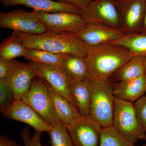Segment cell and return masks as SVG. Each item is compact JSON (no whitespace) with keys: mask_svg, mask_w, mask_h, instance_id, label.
I'll return each instance as SVG.
<instances>
[{"mask_svg":"<svg viewBox=\"0 0 146 146\" xmlns=\"http://www.w3.org/2000/svg\"><path fill=\"white\" fill-rule=\"evenodd\" d=\"M132 56L127 49L114 43L89 47L84 58L88 70L87 79L94 82H109Z\"/></svg>","mask_w":146,"mask_h":146,"instance_id":"cell-1","label":"cell"},{"mask_svg":"<svg viewBox=\"0 0 146 146\" xmlns=\"http://www.w3.org/2000/svg\"><path fill=\"white\" fill-rule=\"evenodd\" d=\"M27 48L36 49L60 54H72L85 58L89 47L74 33H54L47 31L40 34L16 31Z\"/></svg>","mask_w":146,"mask_h":146,"instance_id":"cell-2","label":"cell"},{"mask_svg":"<svg viewBox=\"0 0 146 146\" xmlns=\"http://www.w3.org/2000/svg\"><path fill=\"white\" fill-rule=\"evenodd\" d=\"M90 82L91 99L89 119L101 127L113 125L115 98L112 92V83L110 81Z\"/></svg>","mask_w":146,"mask_h":146,"instance_id":"cell-3","label":"cell"},{"mask_svg":"<svg viewBox=\"0 0 146 146\" xmlns=\"http://www.w3.org/2000/svg\"><path fill=\"white\" fill-rule=\"evenodd\" d=\"M112 126L131 143L146 140V131L138 121L133 103L115 98Z\"/></svg>","mask_w":146,"mask_h":146,"instance_id":"cell-4","label":"cell"},{"mask_svg":"<svg viewBox=\"0 0 146 146\" xmlns=\"http://www.w3.org/2000/svg\"><path fill=\"white\" fill-rule=\"evenodd\" d=\"M22 100L52 126H54L60 122L47 86L41 78L35 77L30 88Z\"/></svg>","mask_w":146,"mask_h":146,"instance_id":"cell-5","label":"cell"},{"mask_svg":"<svg viewBox=\"0 0 146 146\" xmlns=\"http://www.w3.org/2000/svg\"><path fill=\"white\" fill-rule=\"evenodd\" d=\"M80 15L85 23L103 24L123 29L121 15L115 0H93L81 9Z\"/></svg>","mask_w":146,"mask_h":146,"instance_id":"cell-6","label":"cell"},{"mask_svg":"<svg viewBox=\"0 0 146 146\" xmlns=\"http://www.w3.org/2000/svg\"><path fill=\"white\" fill-rule=\"evenodd\" d=\"M0 28L32 35L42 34L47 31L33 12L21 9L7 12L1 11Z\"/></svg>","mask_w":146,"mask_h":146,"instance_id":"cell-7","label":"cell"},{"mask_svg":"<svg viewBox=\"0 0 146 146\" xmlns=\"http://www.w3.org/2000/svg\"><path fill=\"white\" fill-rule=\"evenodd\" d=\"M33 13L46 27L47 31L58 33H74L85 25L80 14L67 12L48 13L34 11Z\"/></svg>","mask_w":146,"mask_h":146,"instance_id":"cell-8","label":"cell"},{"mask_svg":"<svg viewBox=\"0 0 146 146\" xmlns=\"http://www.w3.org/2000/svg\"><path fill=\"white\" fill-rule=\"evenodd\" d=\"M126 35L138 34L143 26L146 0H115Z\"/></svg>","mask_w":146,"mask_h":146,"instance_id":"cell-9","label":"cell"},{"mask_svg":"<svg viewBox=\"0 0 146 146\" xmlns=\"http://www.w3.org/2000/svg\"><path fill=\"white\" fill-rule=\"evenodd\" d=\"M75 35L89 47L115 42L126 35L121 29L94 23H86Z\"/></svg>","mask_w":146,"mask_h":146,"instance_id":"cell-10","label":"cell"},{"mask_svg":"<svg viewBox=\"0 0 146 146\" xmlns=\"http://www.w3.org/2000/svg\"><path fill=\"white\" fill-rule=\"evenodd\" d=\"M29 63L35 76L44 79L55 91L66 98L78 109L69 90V78L59 67L31 61Z\"/></svg>","mask_w":146,"mask_h":146,"instance_id":"cell-11","label":"cell"},{"mask_svg":"<svg viewBox=\"0 0 146 146\" xmlns=\"http://www.w3.org/2000/svg\"><path fill=\"white\" fill-rule=\"evenodd\" d=\"M35 76L29 63H24L13 59L6 78L13 92L14 99L22 100L28 91Z\"/></svg>","mask_w":146,"mask_h":146,"instance_id":"cell-12","label":"cell"},{"mask_svg":"<svg viewBox=\"0 0 146 146\" xmlns=\"http://www.w3.org/2000/svg\"><path fill=\"white\" fill-rule=\"evenodd\" d=\"M3 115L5 117L27 124L36 131L48 133L52 127L22 100H14Z\"/></svg>","mask_w":146,"mask_h":146,"instance_id":"cell-13","label":"cell"},{"mask_svg":"<svg viewBox=\"0 0 146 146\" xmlns=\"http://www.w3.org/2000/svg\"><path fill=\"white\" fill-rule=\"evenodd\" d=\"M101 128L92 120L85 119L68 129L74 146H99Z\"/></svg>","mask_w":146,"mask_h":146,"instance_id":"cell-14","label":"cell"},{"mask_svg":"<svg viewBox=\"0 0 146 146\" xmlns=\"http://www.w3.org/2000/svg\"><path fill=\"white\" fill-rule=\"evenodd\" d=\"M42 79L47 86L52 100L59 121L63 123L68 127L76 123L86 119L82 116L79 110L70 102L55 91L44 79L42 78Z\"/></svg>","mask_w":146,"mask_h":146,"instance_id":"cell-15","label":"cell"},{"mask_svg":"<svg viewBox=\"0 0 146 146\" xmlns=\"http://www.w3.org/2000/svg\"><path fill=\"white\" fill-rule=\"evenodd\" d=\"M3 7L22 5L31 8L36 11L48 13L67 12L80 14L81 9L69 5L60 3L52 0H0Z\"/></svg>","mask_w":146,"mask_h":146,"instance_id":"cell-16","label":"cell"},{"mask_svg":"<svg viewBox=\"0 0 146 146\" xmlns=\"http://www.w3.org/2000/svg\"><path fill=\"white\" fill-rule=\"evenodd\" d=\"M112 84L115 98L133 103L143 97L146 92V74L135 79Z\"/></svg>","mask_w":146,"mask_h":146,"instance_id":"cell-17","label":"cell"},{"mask_svg":"<svg viewBox=\"0 0 146 146\" xmlns=\"http://www.w3.org/2000/svg\"><path fill=\"white\" fill-rule=\"evenodd\" d=\"M69 90L80 112L84 117L89 119L91 99V82L88 79L82 81L69 78Z\"/></svg>","mask_w":146,"mask_h":146,"instance_id":"cell-18","label":"cell"},{"mask_svg":"<svg viewBox=\"0 0 146 146\" xmlns=\"http://www.w3.org/2000/svg\"><path fill=\"white\" fill-rule=\"evenodd\" d=\"M146 74V56H133L112 77L115 83L135 79Z\"/></svg>","mask_w":146,"mask_h":146,"instance_id":"cell-19","label":"cell"},{"mask_svg":"<svg viewBox=\"0 0 146 146\" xmlns=\"http://www.w3.org/2000/svg\"><path fill=\"white\" fill-rule=\"evenodd\" d=\"M60 68L72 80L82 81L87 79L88 70L84 58L72 54H66Z\"/></svg>","mask_w":146,"mask_h":146,"instance_id":"cell-20","label":"cell"},{"mask_svg":"<svg viewBox=\"0 0 146 146\" xmlns=\"http://www.w3.org/2000/svg\"><path fill=\"white\" fill-rule=\"evenodd\" d=\"M27 50L17 36L16 32L13 31L9 37L2 42L0 46V57L11 60L16 57H24Z\"/></svg>","mask_w":146,"mask_h":146,"instance_id":"cell-21","label":"cell"},{"mask_svg":"<svg viewBox=\"0 0 146 146\" xmlns=\"http://www.w3.org/2000/svg\"><path fill=\"white\" fill-rule=\"evenodd\" d=\"M110 43L124 47L129 51L132 56H146V35L138 33L126 35L121 39Z\"/></svg>","mask_w":146,"mask_h":146,"instance_id":"cell-22","label":"cell"},{"mask_svg":"<svg viewBox=\"0 0 146 146\" xmlns=\"http://www.w3.org/2000/svg\"><path fill=\"white\" fill-rule=\"evenodd\" d=\"M65 55L43 50L27 48L26 54L24 57L35 63L53 65L60 68Z\"/></svg>","mask_w":146,"mask_h":146,"instance_id":"cell-23","label":"cell"},{"mask_svg":"<svg viewBox=\"0 0 146 146\" xmlns=\"http://www.w3.org/2000/svg\"><path fill=\"white\" fill-rule=\"evenodd\" d=\"M99 146H135L117 131L113 126L101 127Z\"/></svg>","mask_w":146,"mask_h":146,"instance_id":"cell-24","label":"cell"},{"mask_svg":"<svg viewBox=\"0 0 146 146\" xmlns=\"http://www.w3.org/2000/svg\"><path fill=\"white\" fill-rule=\"evenodd\" d=\"M48 133L52 146H74L68 127L63 123L59 122L52 127Z\"/></svg>","mask_w":146,"mask_h":146,"instance_id":"cell-25","label":"cell"},{"mask_svg":"<svg viewBox=\"0 0 146 146\" xmlns=\"http://www.w3.org/2000/svg\"><path fill=\"white\" fill-rule=\"evenodd\" d=\"M14 96L6 78L0 79V110L2 114L10 107Z\"/></svg>","mask_w":146,"mask_h":146,"instance_id":"cell-26","label":"cell"},{"mask_svg":"<svg viewBox=\"0 0 146 146\" xmlns=\"http://www.w3.org/2000/svg\"><path fill=\"white\" fill-rule=\"evenodd\" d=\"M42 132L35 131L33 136L31 138V133L28 127L22 131L21 137L23 142L24 146H44L41 143Z\"/></svg>","mask_w":146,"mask_h":146,"instance_id":"cell-27","label":"cell"},{"mask_svg":"<svg viewBox=\"0 0 146 146\" xmlns=\"http://www.w3.org/2000/svg\"><path fill=\"white\" fill-rule=\"evenodd\" d=\"M134 106L138 121L146 131V96L135 102Z\"/></svg>","mask_w":146,"mask_h":146,"instance_id":"cell-28","label":"cell"},{"mask_svg":"<svg viewBox=\"0 0 146 146\" xmlns=\"http://www.w3.org/2000/svg\"><path fill=\"white\" fill-rule=\"evenodd\" d=\"M56 2L75 6L80 9L89 5L93 0H52Z\"/></svg>","mask_w":146,"mask_h":146,"instance_id":"cell-29","label":"cell"},{"mask_svg":"<svg viewBox=\"0 0 146 146\" xmlns=\"http://www.w3.org/2000/svg\"><path fill=\"white\" fill-rule=\"evenodd\" d=\"M11 60L0 57V79L6 78Z\"/></svg>","mask_w":146,"mask_h":146,"instance_id":"cell-30","label":"cell"},{"mask_svg":"<svg viewBox=\"0 0 146 146\" xmlns=\"http://www.w3.org/2000/svg\"><path fill=\"white\" fill-rule=\"evenodd\" d=\"M0 146H24L18 145L15 141L11 140L6 136L1 135L0 136Z\"/></svg>","mask_w":146,"mask_h":146,"instance_id":"cell-31","label":"cell"},{"mask_svg":"<svg viewBox=\"0 0 146 146\" xmlns=\"http://www.w3.org/2000/svg\"><path fill=\"white\" fill-rule=\"evenodd\" d=\"M141 34L146 35V4L145 7V19H144V22L143 26V29L141 33Z\"/></svg>","mask_w":146,"mask_h":146,"instance_id":"cell-32","label":"cell"},{"mask_svg":"<svg viewBox=\"0 0 146 146\" xmlns=\"http://www.w3.org/2000/svg\"><path fill=\"white\" fill-rule=\"evenodd\" d=\"M141 146H146V144H145V145H143Z\"/></svg>","mask_w":146,"mask_h":146,"instance_id":"cell-33","label":"cell"},{"mask_svg":"<svg viewBox=\"0 0 146 146\" xmlns=\"http://www.w3.org/2000/svg\"></svg>","mask_w":146,"mask_h":146,"instance_id":"cell-34","label":"cell"}]
</instances>
